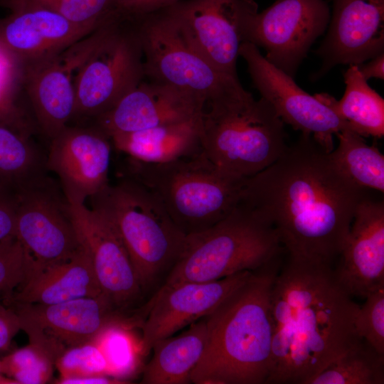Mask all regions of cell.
Returning <instances> with one entry per match:
<instances>
[{
  "mask_svg": "<svg viewBox=\"0 0 384 384\" xmlns=\"http://www.w3.org/2000/svg\"><path fill=\"white\" fill-rule=\"evenodd\" d=\"M365 189L309 134L245 178L240 203L276 231L288 257L332 265L340 257Z\"/></svg>",
  "mask_w": 384,
  "mask_h": 384,
  "instance_id": "1",
  "label": "cell"
},
{
  "mask_svg": "<svg viewBox=\"0 0 384 384\" xmlns=\"http://www.w3.org/2000/svg\"><path fill=\"white\" fill-rule=\"evenodd\" d=\"M359 306L332 265L288 257L270 297L272 346L267 383L307 384L362 339L355 329Z\"/></svg>",
  "mask_w": 384,
  "mask_h": 384,
  "instance_id": "2",
  "label": "cell"
},
{
  "mask_svg": "<svg viewBox=\"0 0 384 384\" xmlns=\"http://www.w3.org/2000/svg\"><path fill=\"white\" fill-rule=\"evenodd\" d=\"M279 260L254 272L206 316L208 338L193 370L195 384H263L270 373V297Z\"/></svg>",
  "mask_w": 384,
  "mask_h": 384,
  "instance_id": "3",
  "label": "cell"
},
{
  "mask_svg": "<svg viewBox=\"0 0 384 384\" xmlns=\"http://www.w3.org/2000/svg\"><path fill=\"white\" fill-rule=\"evenodd\" d=\"M200 139L215 165L240 178L265 169L287 146L284 122L273 107L242 87L206 103Z\"/></svg>",
  "mask_w": 384,
  "mask_h": 384,
  "instance_id": "4",
  "label": "cell"
},
{
  "mask_svg": "<svg viewBox=\"0 0 384 384\" xmlns=\"http://www.w3.org/2000/svg\"><path fill=\"white\" fill-rule=\"evenodd\" d=\"M129 177L161 201L176 226L186 235L207 229L238 205L245 178L231 176L203 152L164 163L129 158Z\"/></svg>",
  "mask_w": 384,
  "mask_h": 384,
  "instance_id": "5",
  "label": "cell"
},
{
  "mask_svg": "<svg viewBox=\"0 0 384 384\" xmlns=\"http://www.w3.org/2000/svg\"><path fill=\"white\" fill-rule=\"evenodd\" d=\"M90 200L124 246L143 291L171 270L186 235L152 191L129 177L108 183Z\"/></svg>",
  "mask_w": 384,
  "mask_h": 384,
  "instance_id": "6",
  "label": "cell"
},
{
  "mask_svg": "<svg viewBox=\"0 0 384 384\" xmlns=\"http://www.w3.org/2000/svg\"><path fill=\"white\" fill-rule=\"evenodd\" d=\"M282 250L272 226L238 203L216 224L186 236L178 258L162 287L257 272L279 260Z\"/></svg>",
  "mask_w": 384,
  "mask_h": 384,
  "instance_id": "7",
  "label": "cell"
},
{
  "mask_svg": "<svg viewBox=\"0 0 384 384\" xmlns=\"http://www.w3.org/2000/svg\"><path fill=\"white\" fill-rule=\"evenodd\" d=\"M144 77L136 21L112 16L102 41L75 75L73 119H95L134 89Z\"/></svg>",
  "mask_w": 384,
  "mask_h": 384,
  "instance_id": "8",
  "label": "cell"
},
{
  "mask_svg": "<svg viewBox=\"0 0 384 384\" xmlns=\"http://www.w3.org/2000/svg\"><path fill=\"white\" fill-rule=\"evenodd\" d=\"M144 76L203 98L206 102L242 85L223 73L186 40L165 9L135 18Z\"/></svg>",
  "mask_w": 384,
  "mask_h": 384,
  "instance_id": "9",
  "label": "cell"
},
{
  "mask_svg": "<svg viewBox=\"0 0 384 384\" xmlns=\"http://www.w3.org/2000/svg\"><path fill=\"white\" fill-rule=\"evenodd\" d=\"M107 31L100 26L60 52L21 66L22 87L38 126L49 139L73 119L75 75Z\"/></svg>",
  "mask_w": 384,
  "mask_h": 384,
  "instance_id": "10",
  "label": "cell"
},
{
  "mask_svg": "<svg viewBox=\"0 0 384 384\" xmlns=\"http://www.w3.org/2000/svg\"><path fill=\"white\" fill-rule=\"evenodd\" d=\"M188 43L220 72L238 77L236 63L254 0H180L164 8Z\"/></svg>",
  "mask_w": 384,
  "mask_h": 384,
  "instance_id": "11",
  "label": "cell"
},
{
  "mask_svg": "<svg viewBox=\"0 0 384 384\" xmlns=\"http://www.w3.org/2000/svg\"><path fill=\"white\" fill-rule=\"evenodd\" d=\"M46 177L16 195L15 236L30 254L33 271L72 258L81 248L68 201Z\"/></svg>",
  "mask_w": 384,
  "mask_h": 384,
  "instance_id": "12",
  "label": "cell"
},
{
  "mask_svg": "<svg viewBox=\"0 0 384 384\" xmlns=\"http://www.w3.org/2000/svg\"><path fill=\"white\" fill-rule=\"evenodd\" d=\"M330 17L324 0H277L250 18L244 42L264 48L269 62L294 78L312 43L326 29Z\"/></svg>",
  "mask_w": 384,
  "mask_h": 384,
  "instance_id": "13",
  "label": "cell"
},
{
  "mask_svg": "<svg viewBox=\"0 0 384 384\" xmlns=\"http://www.w3.org/2000/svg\"><path fill=\"white\" fill-rule=\"evenodd\" d=\"M239 56L245 60L261 97L270 103L283 122L312 136L327 152L334 150V134L351 129L328 105L304 91L292 77L269 62L254 44L243 42Z\"/></svg>",
  "mask_w": 384,
  "mask_h": 384,
  "instance_id": "14",
  "label": "cell"
},
{
  "mask_svg": "<svg viewBox=\"0 0 384 384\" xmlns=\"http://www.w3.org/2000/svg\"><path fill=\"white\" fill-rule=\"evenodd\" d=\"M255 272L244 271L218 280L162 287L146 305L141 323L142 351L147 355L158 341L211 314Z\"/></svg>",
  "mask_w": 384,
  "mask_h": 384,
  "instance_id": "15",
  "label": "cell"
},
{
  "mask_svg": "<svg viewBox=\"0 0 384 384\" xmlns=\"http://www.w3.org/2000/svg\"><path fill=\"white\" fill-rule=\"evenodd\" d=\"M110 159L111 140L102 130L68 124L50 139L46 166L68 201L85 203L109 183Z\"/></svg>",
  "mask_w": 384,
  "mask_h": 384,
  "instance_id": "16",
  "label": "cell"
},
{
  "mask_svg": "<svg viewBox=\"0 0 384 384\" xmlns=\"http://www.w3.org/2000/svg\"><path fill=\"white\" fill-rule=\"evenodd\" d=\"M82 246L103 293L122 311L143 292L129 255L110 225L85 203L68 201Z\"/></svg>",
  "mask_w": 384,
  "mask_h": 384,
  "instance_id": "17",
  "label": "cell"
},
{
  "mask_svg": "<svg viewBox=\"0 0 384 384\" xmlns=\"http://www.w3.org/2000/svg\"><path fill=\"white\" fill-rule=\"evenodd\" d=\"M327 34L316 53L322 77L339 64L360 65L383 53L384 0H331Z\"/></svg>",
  "mask_w": 384,
  "mask_h": 384,
  "instance_id": "18",
  "label": "cell"
},
{
  "mask_svg": "<svg viewBox=\"0 0 384 384\" xmlns=\"http://www.w3.org/2000/svg\"><path fill=\"white\" fill-rule=\"evenodd\" d=\"M206 103L203 98L173 86L142 81L94 119V125L110 137L199 118Z\"/></svg>",
  "mask_w": 384,
  "mask_h": 384,
  "instance_id": "19",
  "label": "cell"
},
{
  "mask_svg": "<svg viewBox=\"0 0 384 384\" xmlns=\"http://www.w3.org/2000/svg\"><path fill=\"white\" fill-rule=\"evenodd\" d=\"M11 304L21 330L43 334L65 348L93 341L107 326L129 321L104 293L54 304Z\"/></svg>",
  "mask_w": 384,
  "mask_h": 384,
  "instance_id": "20",
  "label": "cell"
},
{
  "mask_svg": "<svg viewBox=\"0 0 384 384\" xmlns=\"http://www.w3.org/2000/svg\"><path fill=\"white\" fill-rule=\"evenodd\" d=\"M93 31L49 8L24 5L0 19V50L21 66L56 54Z\"/></svg>",
  "mask_w": 384,
  "mask_h": 384,
  "instance_id": "21",
  "label": "cell"
},
{
  "mask_svg": "<svg viewBox=\"0 0 384 384\" xmlns=\"http://www.w3.org/2000/svg\"><path fill=\"white\" fill-rule=\"evenodd\" d=\"M334 270L338 280L353 297L366 298L384 287V203L363 199L354 213Z\"/></svg>",
  "mask_w": 384,
  "mask_h": 384,
  "instance_id": "22",
  "label": "cell"
},
{
  "mask_svg": "<svg viewBox=\"0 0 384 384\" xmlns=\"http://www.w3.org/2000/svg\"><path fill=\"white\" fill-rule=\"evenodd\" d=\"M103 292L83 247L70 260L33 271L20 290L6 297L10 303L54 304Z\"/></svg>",
  "mask_w": 384,
  "mask_h": 384,
  "instance_id": "23",
  "label": "cell"
},
{
  "mask_svg": "<svg viewBox=\"0 0 384 384\" xmlns=\"http://www.w3.org/2000/svg\"><path fill=\"white\" fill-rule=\"evenodd\" d=\"M201 117L190 121L144 130L115 134L110 140L129 158L146 163H164L201 150Z\"/></svg>",
  "mask_w": 384,
  "mask_h": 384,
  "instance_id": "24",
  "label": "cell"
},
{
  "mask_svg": "<svg viewBox=\"0 0 384 384\" xmlns=\"http://www.w3.org/2000/svg\"><path fill=\"white\" fill-rule=\"evenodd\" d=\"M206 317L191 324L176 336L156 341L154 354L145 366L142 384H188L191 375L199 362L207 342Z\"/></svg>",
  "mask_w": 384,
  "mask_h": 384,
  "instance_id": "25",
  "label": "cell"
},
{
  "mask_svg": "<svg viewBox=\"0 0 384 384\" xmlns=\"http://www.w3.org/2000/svg\"><path fill=\"white\" fill-rule=\"evenodd\" d=\"M346 90L337 101L326 93L315 96L328 105L351 130L363 137L384 135V100L367 83L357 65H350L344 73Z\"/></svg>",
  "mask_w": 384,
  "mask_h": 384,
  "instance_id": "26",
  "label": "cell"
},
{
  "mask_svg": "<svg viewBox=\"0 0 384 384\" xmlns=\"http://www.w3.org/2000/svg\"><path fill=\"white\" fill-rule=\"evenodd\" d=\"M28 135L0 124V193L16 194L45 178L46 158Z\"/></svg>",
  "mask_w": 384,
  "mask_h": 384,
  "instance_id": "27",
  "label": "cell"
},
{
  "mask_svg": "<svg viewBox=\"0 0 384 384\" xmlns=\"http://www.w3.org/2000/svg\"><path fill=\"white\" fill-rule=\"evenodd\" d=\"M336 135L338 145L330 155L338 169L357 186L383 193V154L351 129H345Z\"/></svg>",
  "mask_w": 384,
  "mask_h": 384,
  "instance_id": "28",
  "label": "cell"
},
{
  "mask_svg": "<svg viewBox=\"0 0 384 384\" xmlns=\"http://www.w3.org/2000/svg\"><path fill=\"white\" fill-rule=\"evenodd\" d=\"M384 354L362 339L307 384H383Z\"/></svg>",
  "mask_w": 384,
  "mask_h": 384,
  "instance_id": "29",
  "label": "cell"
},
{
  "mask_svg": "<svg viewBox=\"0 0 384 384\" xmlns=\"http://www.w3.org/2000/svg\"><path fill=\"white\" fill-rule=\"evenodd\" d=\"M131 321L112 324L94 340L107 363V374L115 378L132 375L137 369L142 351L141 339L137 341L131 331Z\"/></svg>",
  "mask_w": 384,
  "mask_h": 384,
  "instance_id": "30",
  "label": "cell"
},
{
  "mask_svg": "<svg viewBox=\"0 0 384 384\" xmlns=\"http://www.w3.org/2000/svg\"><path fill=\"white\" fill-rule=\"evenodd\" d=\"M55 364V360L46 350L30 341L27 346L14 349L1 358L3 374L16 384L49 382Z\"/></svg>",
  "mask_w": 384,
  "mask_h": 384,
  "instance_id": "31",
  "label": "cell"
},
{
  "mask_svg": "<svg viewBox=\"0 0 384 384\" xmlns=\"http://www.w3.org/2000/svg\"><path fill=\"white\" fill-rule=\"evenodd\" d=\"M21 67L0 50V124L29 134L30 126L19 103Z\"/></svg>",
  "mask_w": 384,
  "mask_h": 384,
  "instance_id": "32",
  "label": "cell"
},
{
  "mask_svg": "<svg viewBox=\"0 0 384 384\" xmlns=\"http://www.w3.org/2000/svg\"><path fill=\"white\" fill-rule=\"evenodd\" d=\"M117 0H21L11 9L24 5L49 8L70 22L95 30L110 18Z\"/></svg>",
  "mask_w": 384,
  "mask_h": 384,
  "instance_id": "33",
  "label": "cell"
},
{
  "mask_svg": "<svg viewBox=\"0 0 384 384\" xmlns=\"http://www.w3.org/2000/svg\"><path fill=\"white\" fill-rule=\"evenodd\" d=\"M55 366L60 378L108 375L106 359L94 341L66 348L56 360Z\"/></svg>",
  "mask_w": 384,
  "mask_h": 384,
  "instance_id": "34",
  "label": "cell"
},
{
  "mask_svg": "<svg viewBox=\"0 0 384 384\" xmlns=\"http://www.w3.org/2000/svg\"><path fill=\"white\" fill-rule=\"evenodd\" d=\"M33 261L16 236L0 242V296L9 297L28 279Z\"/></svg>",
  "mask_w": 384,
  "mask_h": 384,
  "instance_id": "35",
  "label": "cell"
},
{
  "mask_svg": "<svg viewBox=\"0 0 384 384\" xmlns=\"http://www.w3.org/2000/svg\"><path fill=\"white\" fill-rule=\"evenodd\" d=\"M355 319L356 334L377 352L384 354V287L365 298Z\"/></svg>",
  "mask_w": 384,
  "mask_h": 384,
  "instance_id": "36",
  "label": "cell"
},
{
  "mask_svg": "<svg viewBox=\"0 0 384 384\" xmlns=\"http://www.w3.org/2000/svg\"><path fill=\"white\" fill-rule=\"evenodd\" d=\"M180 0H117L112 15L135 19L166 8Z\"/></svg>",
  "mask_w": 384,
  "mask_h": 384,
  "instance_id": "37",
  "label": "cell"
},
{
  "mask_svg": "<svg viewBox=\"0 0 384 384\" xmlns=\"http://www.w3.org/2000/svg\"><path fill=\"white\" fill-rule=\"evenodd\" d=\"M20 330V319L16 310L0 303V353L9 351L14 337Z\"/></svg>",
  "mask_w": 384,
  "mask_h": 384,
  "instance_id": "38",
  "label": "cell"
},
{
  "mask_svg": "<svg viewBox=\"0 0 384 384\" xmlns=\"http://www.w3.org/2000/svg\"><path fill=\"white\" fill-rule=\"evenodd\" d=\"M16 194L0 193V242L15 236L16 223Z\"/></svg>",
  "mask_w": 384,
  "mask_h": 384,
  "instance_id": "39",
  "label": "cell"
},
{
  "mask_svg": "<svg viewBox=\"0 0 384 384\" xmlns=\"http://www.w3.org/2000/svg\"><path fill=\"white\" fill-rule=\"evenodd\" d=\"M366 64L358 65V70L366 80L370 78L384 79V54L383 53L370 59Z\"/></svg>",
  "mask_w": 384,
  "mask_h": 384,
  "instance_id": "40",
  "label": "cell"
},
{
  "mask_svg": "<svg viewBox=\"0 0 384 384\" xmlns=\"http://www.w3.org/2000/svg\"><path fill=\"white\" fill-rule=\"evenodd\" d=\"M58 384H122L127 383L124 380L115 378L108 375H101L90 377L60 378L55 382Z\"/></svg>",
  "mask_w": 384,
  "mask_h": 384,
  "instance_id": "41",
  "label": "cell"
},
{
  "mask_svg": "<svg viewBox=\"0 0 384 384\" xmlns=\"http://www.w3.org/2000/svg\"><path fill=\"white\" fill-rule=\"evenodd\" d=\"M0 384H16L14 380L4 375L1 370V358H0Z\"/></svg>",
  "mask_w": 384,
  "mask_h": 384,
  "instance_id": "42",
  "label": "cell"
},
{
  "mask_svg": "<svg viewBox=\"0 0 384 384\" xmlns=\"http://www.w3.org/2000/svg\"><path fill=\"white\" fill-rule=\"evenodd\" d=\"M21 0H0V5L9 9V10Z\"/></svg>",
  "mask_w": 384,
  "mask_h": 384,
  "instance_id": "43",
  "label": "cell"
},
{
  "mask_svg": "<svg viewBox=\"0 0 384 384\" xmlns=\"http://www.w3.org/2000/svg\"></svg>",
  "mask_w": 384,
  "mask_h": 384,
  "instance_id": "44",
  "label": "cell"
}]
</instances>
